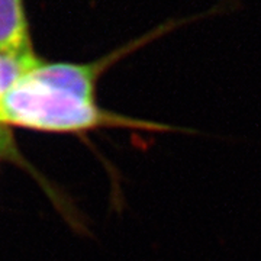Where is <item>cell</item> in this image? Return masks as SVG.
Listing matches in <instances>:
<instances>
[{"label": "cell", "mask_w": 261, "mask_h": 261, "mask_svg": "<svg viewBox=\"0 0 261 261\" xmlns=\"http://www.w3.org/2000/svg\"><path fill=\"white\" fill-rule=\"evenodd\" d=\"M0 125L54 134H83L99 128H134L152 132L197 130L142 121L102 109L89 99L39 79L29 70L0 99Z\"/></svg>", "instance_id": "obj_1"}, {"label": "cell", "mask_w": 261, "mask_h": 261, "mask_svg": "<svg viewBox=\"0 0 261 261\" xmlns=\"http://www.w3.org/2000/svg\"><path fill=\"white\" fill-rule=\"evenodd\" d=\"M0 53L16 58H35L22 0H0Z\"/></svg>", "instance_id": "obj_2"}, {"label": "cell", "mask_w": 261, "mask_h": 261, "mask_svg": "<svg viewBox=\"0 0 261 261\" xmlns=\"http://www.w3.org/2000/svg\"><path fill=\"white\" fill-rule=\"evenodd\" d=\"M39 63L35 58H16L5 56L0 53V99L18 82L23 74H27L32 67Z\"/></svg>", "instance_id": "obj_3"}, {"label": "cell", "mask_w": 261, "mask_h": 261, "mask_svg": "<svg viewBox=\"0 0 261 261\" xmlns=\"http://www.w3.org/2000/svg\"><path fill=\"white\" fill-rule=\"evenodd\" d=\"M10 151V138L6 126L0 125V152H9Z\"/></svg>", "instance_id": "obj_4"}]
</instances>
